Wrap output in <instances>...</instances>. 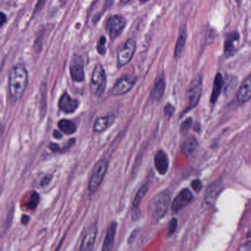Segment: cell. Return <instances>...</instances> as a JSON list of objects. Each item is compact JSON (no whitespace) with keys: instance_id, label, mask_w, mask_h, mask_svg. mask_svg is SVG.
Here are the masks:
<instances>
[{"instance_id":"cell-1","label":"cell","mask_w":251,"mask_h":251,"mask_svg":"<svg viewBox=\"0 0 251 251\" xmlns=\"http://www.w3.org/2000/svg\"><path fill=\"white\" fill-rule=\"evenodd\" d=\"M28 83V73L24 64H17L11 69L9 75L8 89L10 96L14 101L23 98Z\"/></svg>"},{"instance_id":"cell-2","label":"cell","mask_w":251,"mask_h":251,"mask_svg":"<svg viewBox=\"0 0 251 251\" xmlns=\"http://www.w3.org/2000/svg\"><path fill=\"white\" fill-rule=\"evenodd\" d=\"M170 201V195L164 192H160L151 200L149 205V212L153 221H158L165 215Z\"/></svg>"},{"instance_id":"cell-3","label":"cell","mask_w":251,"mask_h":251,"mask_svg":"<svg viewBox=\"0 0 251 251\" xmlns=\"http://www.w3.org/2000/svg\"><path fill=\"white\" fill-rule=\"evenodd\" d=\"M106 75L103 67L98 64L94 69L91 79L90 91L92 96L100 98L106 87Z\"/></svg>"},{"instance_id":"cell-4","label":"cell","mask_w":251,"mask_h":251,"mask_svg":"<svg viewBox=\"0 0 251 251\" xmlns=\"http://www.w3.org/2000/svg\"><path fill=\"white\" fill-rule=\"evenodd\" d=\"M202 91V79L201 75L197 76L192 80L188 87L186 92V102H187V108H195L201 99Z\"/></svg>"},{"instance_id":"cell-5","label":"cell","mask_w":251,"mask_h":251,"mask_svg":"<svg viewBox=\"0 0 251 251\" xmlns=\"http://www.w3.org/2000/svg\"><path fill=\"white\" fill-rule=\"evenodd\" d=\"M108 161L105 158L99 160L96 163L89 180V189L90 192H95L100 186L108 170Z\"/></svg>"},{"instance_id":"cell-6","label":"cell","mask_w":251,"mask_h":251,"mask_svg":"<svg viewBox=\"0 0 251 251\" xmlns=\"http://www.w3.org/2000/svg\"><path fill=\"white\" fill-rule=\"evenodd\" d=\"M126 26V20L120 14L111 16L105 23V30L111 40L117 39Z\"/></svg>"},{"instance_id":"cell-7","label":"cell","mask_w":251,"mask_h":251,"mask_svg":"<svg viewBox=\"0 0 251 251\" xmlns=\"http://www.w3.org/2000/svg\"><path fill=\"white\" fill-rule=\"evenodd\" d=\"M136 50V41L133 39H128L117 52V64L119 67H125L130 62Z\"/></svg>"},{"instance_id":"cell-8","label":"cell","mask_w":251,"mask_h":251,"mask_svg":"<svg viewBox=\"0 0 251 251\" xmlns=\"http://www.w3.org/2000/svg\"><path fill=\"white\" fill-rule=\"evenodd\" d=\"M136 81H137V78L136 77H132L130 76H126V77H121L116 82L112 90H111V94L114 96H121V95H126L133 89Z\"/></svg>"},{"instance_id":"cell-9","label":"cell","mask_w":251,"mask_h":251,"mask_svg":"<svg viewBox=\"0 0 251 251\" xmlns=\"http://www.w3.org/2000/svg\"><path fill=\"white\" fill-rule=\"evenodd\" d=\"M70 75L74 81H83L85 78L84 64L80 55H75L70 62Z\"/></svg>"},{"instance_id":"cell-10","label":"cell","mask_w":251,"mask_h":251,"mask_svg":"<svg viewBox=\"0 0 251 251\" xmlns=\"http://www.w3.org/2000/svg\"><path fill=\"white\" fill-rule=\"evenodd\" d=\"M192 194L188 189H184L176 197L173 203H172L171 208L173 212L176 213L181 210L182 208L186 207L192 200Z\"/></svg>"},{"instance_id":"cell-11","label":"cell","mask_w":251,"mask_h":251,"mask_svg":"<svg viewBox=\"0 0 251 251\" xmlns=\"http://www.w3.org/2000/svg\"><path fill=\"white\" fill-rule=\"evenodd\" d=\"M98 227L95 224L89 226L82 239L80 251H92L96 241Z\"/></svg>"},{"instance_id":"cell-12","label":"cell","mask_w":251,"mask_h":251,"mask_svg":"<svg viewBox=\"0 0 251 251\" xmlns=\"http://www.w3.org/2000/svg\"><path fill=\"white\" fill-rule=\"evenodd\" d=\"M79 104L80 102L77 100L73 99L67 92H64L60 98L58 107L66 114H71L77 109Z\"/></svg>"},{"instance_id":"cell-13","label":"cell","mask_w":251,"mask_h":251,"mask_svg":"<svg viewBox=\"0 0 251 251\" xmlns=\"http://www.w3.org/2000/svg\"><path fill=\"white\" fill-rule=\"evenodd\" d=\"M236 99L241 103H245L251 100V75L242 82L236 93Z\"/></svg>"},{"instance_id":"cell-14","label":"cell","mask_w":251,"mask_h":251,"mask_svg":"<svg viewBox=\"0 0 251 251\" xmlns=\"http://www.w3.org/2000/svg\"><path fill=\"white\" fill-rule=\"evenodd\" d=\"M154 163L157 171L160 175H165L168 171L169 160L164 151H158L155 154Z\"/></svg>"},{"instance_id":"cell-15","label":"cell","mask_w":251,"mask_h":251,"mask_svg":"<svg viewBox=\"0 0 251 251\" xmlns=\"http://www.w3.org/2000/svg\"><path fill=\"white\" fill-rule=\"evenodd\" d=\"M114 120H115V117L112 115L98 117L94 124V130L96 133H102L114 124Z\"/></svg>"},{"instance_id":"cell-16","label":"cell","mask_w":251,"mask_h":251,"mask_svg":"<svg viewBox=\"0 0 251 251\" xmlns=\"http://www.w3.org/2000/svg\"><path fill=\"white\" fill-rule=\"evenodd\" d=\"M166 83L163 76L158 77L154 83L153 87L151 92V98L152 100L158 102L161 100L165 91Z\"/></svg>"},{"instance_id":"cell-17","label":"cell","mask_w":251,"mask_h":251,"mask_svg":"<svg viewBox=\"0 0 251 251\" xmlns=\"http://www.w3.org/2000/svg\"><path fill=\"white\" fill-rule=\"evenodd\" d=\"M117 223L112 222L108 226V230L105 235V240L102 246V251H111L114 246V239L117 232Z\"/></svg>"},{"instance_id":"cell-18","label":"cell","mask_w":251,"mask_h":251,"mask_svg":"<svg viewBox=\"0 0 251 251\" xmlns=\"http://www.w3.org/2000/svg\"><path fill=\"white\" fill-rule=\"evenodd\" d=\"M149 189V186L148 184H144L141 186L140 189L138 190L136 196H135L134 201L133 202V207H132V217L133 220H137L139 217V206L141 201L143 199L144 197L146 195Z\"/></svg>"},{"instance_id":"cell-19","label":"cell","mask_w":251,"mask_h":251,"mask_svg":"<svg viewBox=\"0 0 251 251\" xmlns=\"http://www.w3.org/2000/svg\"><path fill=\"white\" fill-rule=\"evenodd\" d=\"M239 39V34L237 31H233L226 35L224 44V52L226 56H231L234 52V44Z\"/></svg>"},{"instance_id":"cell-20","label":"cell","mask_w":251,"mask_h":251,"mask_svg":"<svg viewBox=\"0 0 251 251\" xmlns=\"http://www.w3.org/2000/svg\"><path fill=\"white\" fill-rule=\"evenodd\" d=\"M186 38H187L186 26L183 25L181 29H180L178 38H177V42H176L174 52L175 58H178L181 55L182 52H183V49H184Z\"/></svg>"},{"instance_id":"cell-21","label":"cell","mask_w":251,"mask_h":251,"mask_svg":"<svg viewBox=\"0 0 251 251\" xmlns=\"http://www.w3.org/2000/svg\"><path fill=\"white\" fill-rule=\"evenodd\" d=\"M223 83H224V81H223V76L220 73H217L214 77L212 92H211V98H210L211 103H215L217 102V99L221 93Z\"/></svg>"},{"instance_id":"cell-22","label":"cell","mask_w":251,"mask_h":251,"mask_svg":"<svg viewBox=\"0 0 251 251\" xmlns=\"http://www.w3.org/2000/svg\"><path fill=\"white\" fill-rule=\"evenodd\" d=\"M59 128L67 135L73 134L77 130V126L75 123L72 120L63 119L60 120L58 123Z\"/></svg>"},{"instance_id":"cell-23","label":"cell","mask_w":251,"mask_h":251,"mask_svg":"<svg viewBox=\"0 0 251 251\" xmlns=\"http://www.w3.org/2000/svg\"><path fill=\"white\" fill-rule=\"evenodd\" d=\"M198 143L195 137H190L186 139L181 146V151L186 155L192 153L198 148Z\"/></svg>"},{"instance_id":"cell-24","label":"cell","mask_w":251,"mask_h":251,"mask_svg":"<svg viewBox=\"0 0 251 251\" xmlns=\"http://www.w3.org/2000/svg\"><path fill=\"white\" fill-rule=\"evenodd\" d=\"M220 186H217V185L208 188V190L207 191L206 197H205V200L208 203L214 202V199H216L217 195L220 193Z\"/></svg>"},{"instance_id":"cell-25","label":"cell","mask_w":251,"mask_h":251,"mask_svg":"<svg viewBox=\"0 0 251 251\" xmlns=\"http://www.w3.org/2000/svg\"><path fill=\"white\" fill-rule=\"evenodd\" d=\"M39 195H38L36 192H33L31 195H30V200L27 202V208L30 210H34L35 208L37 207L38 204H39Z\"/></svg>"},{"instance_id":"cell-26","label":"cell","mask_w":251,"mask_h":251,"mask_svg":"<svg viewBox=\"0 0 251 251\" xmlns=\"http://www.w3.org/2000/svg\"><path fill=\"white\" fill-rule=\"evenodd\" d=\"M75 142V139H72L69 142L68 145H67V146L64 147L63 149L62 148H60V147L58 146V145H56V144H50V149L52 152H62L63 151H65L66 150H67L68 148H70V147L73 146V145H74Z\"/></svg>"},{"instance_id":"cell-27","label":"cell","mask_w":251,"mask_h":251,"mask_svg":"<svg viewBox=\"0 0 251 251\" xmlns=\"http://www.w3.org/2000/svg\"><path fill=\"white\" fill-rule=\"evenodd\" d=\"M105 44H106V39L104 36H101L98 40V45H97V50L100 55H104L106 52Z\"/></svg>"},{"instance_id":"cell-28","label":"cell","mask_w":251,"mask_h":251,"mask_svg":"<svg viewBox=\"0 0 251 251\" xmlns=\"http://www.w3.org/2000/svg\"><path fill=\"white\" fill-rule=\"evenodd\" d=\"M175 112V107L172 104L167 103L164 107V114L167 118H170Z\"/></svg>"},{"instance_id":"cell-29","label":"cell","mask_w":251,"mask_h":251,"mask_svg":"<svg viewBox=\"0 0 251 251\" xmlns=\"http://www.w3.org/2000/svg\"><path fill=\"white\" fill-rule=\"evenodd\" d=\"M192 120L191 118H188L187 120H185L180 126V131L181 133H185L187 132L188 130L190 128L191 126H192Z\"/></svg>"},{"instance_id":"cell-30","label":"cell","mask_w":251,"mask_h":251,"mask_svg":"<svg viewBox=\"0 0 251 251\" xmlns=\"http://www.w3.org/2000/svg\"><path fill=\"white\" fill-rule=\"evenodd\" d=\"M46 2L47 0H38L37 3H36V8H35L34 11H33V15H36V14H39V13L42 11Z\"/></svg>"},{"instance_id":"cell-31","label":"cell","mask_w":251,"mask_h":251,"mask_svg":"<svg viewBox=\"0 0 251 251\" xmlns=\"http://www.w3.org/2000/svg\"><path fill=\"white\" fill-rule=\"evenodd\" d=\"M176 227H177V220H176V219H173L170 221V226H169V236L173 234L176 231Z\"/></svg>"},{"instance_id":"cell-32","label":"cell","mask_w":251,"mask_h":251,"mask_svg":"<svg viewBox=\"0 0 251 251\" xmlns=\"http://www.w3.org/2000/svg\"><path fill=\"white\" fill-rule=\"evenodd\" d=\"M192 187L195 192H200L202 189V184L200 180H195L192 183Z\"/></svg>"},{"instance_id":"cell-33","label":"cell","mask_w":251,"mask_h":251,"mask_svg":"<svg viewBox=\"0 0 251 251\" xmlns=\"http://www.w3.org/2000/svg\"><path fill=\"white\" fill-rule=\"evenodd\" d=\"M240 251H251V242H247L245 245H242L240 248H239Z\"/></svg>"},{"instance_id":"cell-34","label":"cell","mask_w":251,"mask_h":251,"mask_svg":"<svg viewBox=\"0 0 251 251\" xmlns=\"http://www.w3.org/2000/svg\"><path fill=\"white\" fill-rule=\"evenodd\" d=\"M7 23V17L3 12L1 13V23H0V25H1V27L4 25L5 23Z\"/></svg>"},{"instance_id":"cell-35","label":"cell","mask_w":251,"mask_h":251,"mask_svg":"<svg viewBox=\"0 0 251 251\" xmlns=\"http://www.w3.org/2000/svg\"><path fill=\"white\" fill-rule=\"evenodd\" d=\"M29 220H30V217H29L28 216L23 215V217H22V223H23V224H27Z\"/></svg>"},{"instance_id":"cell-36","label":"cell","mask_w":251,"mask_h":251,"mask_svg":"<svg viewBox=\"0 0 251 251\" xmlns=\"http://www.w3.org/2000/svg\"><path fill=\"white\" fill-rule=\"evenodd\" d=\"M53 136L55 139H61V138H62V135H61L59 132L57 131V130L54 131Z\"/></svg>"},{"instance_id":"cell-37","label":"cell","mask_w":251,"mask_h":251,"mask_svg":"<svg viewBox=\"0 0 251 251\" xmlns=\"http://www.w3.org/2000/svg\"><path fill=\"white\" fill-rule=\"evenodd\" d=\"M131 0H120V5H124L130 2Z\"/></svg>"},{"instance_id":"cell-38","label":"cell","mask_w":251,"mask_h":251,"mask_svg":"<svg viewBox=\"0 0 251 251\" xmlns=\"http://www.w3.org/2000/svg\"><path fill=\"white\" fill-rule=\"evenodd\" d=\"M60 2H61V3L66 4V2H67V0H60Z\"/></svg>"},{"instance_id":"cell-39","label":"cell","mask_w":251,"mask_h":251,"mask_svg":"<svg viewBox=\"0 0 251 251\" xmlns=\"http://www.w3.org/2000/svg\"><path fill=\"white\" fill-rule=\"evenodd\" d=\"M141 1H142V2H148V1H150V0H141Z\"/></svg>"},{"instance_id":"cell-40","label":"cell","mask_w":251,"mask_h":251,"mask_svg":"<svg viewBox=\"0 0 251 251\" xmlns=\"http://www.w3.org/2000/svg\"><path fill=\"white\" fill-rule=\"evenodd\" d=\"M242 0H236V2H240Z\"/></svg>"}]
</instances>
